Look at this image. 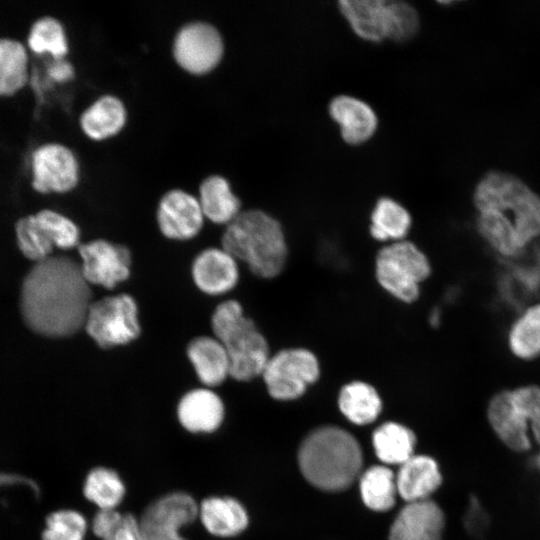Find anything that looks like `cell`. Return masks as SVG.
I'll use <instances>...</instances> for the list:
<instances>
[{"mask_svg":"<svg viewBox=\"0 0 540 540\" xmlns=\"http://www.w3.org/2000/svg\"><path fill=\"white\" fill-rule=\"evenodd\" d=\"M92 302L80 262L68 256H51L35 263L21 285L23 321L45 337L63 338L79 332Z\"/></svg>","mask_w":540,"mask_h":540,"instance_id":"cell-1","label":"cell"},{"mask_svg":"<svg viewBox=\"0 0 540 540\" xmlns=\"http://www.w3.org/2000/svg\"><path fill=\"white\" fill-rule=\"evenodd\" d=\"M297 458L304 478L328 492L349 488L360 477L363 465L357 439L332 425L310 431L299 446Z\"/></svg>","mask_w":540,"mask_h":540,"instance_id":"cell-2","label":"cell"},{"mask_svg":"<svg viewBox=\"0 0 540 540\" xmlns=\"http://www.w3.org/2000/svg\"><path fill=\"white\" fill-rule=\"evenodd\" d=\"M221 244L225 251L261 278L277 277L287 263L288 245L281 223L259 209L241 211L227 225Z\"/></svg>","mask_w":540,"mask_h":540,"instance_id":"cell-3","label":"cell"},{"mask_svg":"<svg viewBox=\"0 0 540 540\" xmlns=\"http://www.w3.org/2000/svg\"><path fill=\"white\" fill-rule=\"evenodd\" d=\"M212 330L224 346L230 363V377L250 381L261 376L271 353L268 341L254 321L246 317L236 300L220 303L211 319Z\"/></svg>","mask_w":540,"mask_h":540,"instance_id":"cell-4","label":"cell"},{"mask_svg":"<svg viewBox=\"0 0 540 540\" xmlns=\"http://www.w3.org/2000/svg\"><path fill=\"white\" fill-rule=\"evenodd\" d=\"M475 204L481 211H494L515 228L524 248L540 235V198L514 176L492 172L475 191Z\"/></svg>","mask_w":540,"mask_h":540,"instance_id":"cell-5","label":"cell"},{"mask_svg":"<svg viewBox=\"0 0 540 540\" xmlns=\"http://www.w3.org/2000/svg\"><path fill=\"white\" fill-rule=\"evenodd\" d=\"M431 273L427 256L409 240L386 244L375 258V278L380 287L403 303H413Z\"/></svg>","mask_w":540,"mask_h":540,"instance_id":"cell-6","label":"cell"},{"mask_svg":"<svg viewBox=\"0 0 540 540\" xmlns=\"http://www.w3.org/2000/svg\"><path fill=\"white\" fill-rule=\"evenodd\" d=\"M320 373L319 360L311 350L290 347L271 354L261 377L273 399L292 401L304 395Z\"/></svg>","mask_w":540,"mask_h":540,"instance_id":"cell-7","label":"cell"},{"mask_svg":"<svg viewBox=\"0 0 540 540\" xmlns=\"http://www.w3.org/2000/svg\"><path fill=\"white\" fill-rule=\"evenodd\" d=\"M84 328L103 349L134 341L141 333L134 298L123 293L93 301Z\"/></svg>","mask_w":540,"mask_h":540,"instance_id":"cell-8","label":"cell"},{"mask_svg":"<svg viewBox=\"0 0 540 540\" xmlns=\"http://www.w3.org/2000/svg\"><path fill=\"white\" fill-rule=\"evenodd\" d=\"M198 507L195 498L184 491L155 499L139 518L142 540H188L180 530L198 519Z\"/></svg>","mask_w":540,"mask_h":540,"instance_id":"cell-9","label":"cell"},{"mask_svg":"<svg viewBox=\"0 0 540 540\" xmlns=\"http://www.w3.org/2000/svg\"><path fill=\"white\" fill-rule=\"evenodd\" d=\"M177 64L185 71L203 75L212 71L224 53L223 38L218 29L205 21H192L177 31L172 46Z\"/></svg>","mask_w":540,"mask_h":540,"instance_id":"cell-10","label":"cell"},{"mask_svg":"<svg viewBox=\"0 0 540 540\" xmlns=\"http://www.w3.org/2000/svg\"><path fill=\"white\" fill-rule=\"evenodd\" d=\"M31 185L42 194L66 193L79 180V165L73 151L61 143L39 145L31 154Z\"/></svg>","mask_w":540,"mask_h":540,"instance_id":"cell-11","label":"cell"},{"mask_svg":"<svg viewBox=\"0 0 540 540\" xmlns=\"http://www.w3.org/2000/svg\"><path fill=\"white\" fill-rule=\"evenodd\" d=\"M78 253L82 274L90 285L113 289L130 275L131 252L122 244L97 239L79 244Z\"/></svg>","mask_w":540,"mask_h":540,"instance_id":"cell-12","label":"cell"},{"mask_svg":"<svg viewBox=\"0 0 540 540\" xmlns=\"http://www.w3.org/2000/svg\"><path fill=\"white\" fill-rule=\"evenodd\" d=\"M156 218L164 236L188 240L200 232L204 215L197 198L181 189H172L161 197Z\"/></svg>","mask_w":540,"mask_h":540,"instance_id":"cell-13","label":"cell"},{"mask_svg":"<svg viewBox=\"0 0 540 540\" xmlns=\"http://www.w3.org/2000/svg\"><path fill=\"white\" fill-rule=\"evenodd\" d=\"M444 514L432 500L407 502L395 517L388 540H441Z\"/></svg>","mask_w":540,"mask_h":540,"instance_id":"cell-14","label":"cell"},{"mask_svg":"<svg viewBox=\"0 0 540 540\" xmlns=\"http://www.w3.org/2000/svg\"><path fill=\"white\" fill-rule=\"evenodd\" d=\"M328 112L340 128L345 143L360 145L373 137L378 128L374 109L364 100L351 95H337L330 101Z\"/></svg>","mask_w":540,"mask_h":540,"instance_id":"cell-15","label":"cell"},{"mask_svg":"<svg viewBox=\"0 0 540 540\" xmlns=\"http://www.w3.org/2000/svg\"><path fill=\"white\" fill-rule=\"evenodd\" d=\"M180 425L192 434L217 431L225 417L222 399L209 388H197L184 394L177 405Z\"/></svg>","mask_w":540,"mask_h":540,"instance_id":"cell-16","label":"cell"},{"mask_svg":"<svg viewBox=\"0 0 540 540\" xmlns=\"http://www.w3.org/2000/svg\"><path fill=\"white\" fill-rule=\"evenodd\" d=\"M196 286L206 294L219 295L232 290L239 278L236 259L223 248H208L192 264Z\"/></svg>","mask_w":540,"mask_h":540,"instance_id":"cell-17","label":"cell"},{"mask_svg":"<svg viewBox=\"0 0 540 540\" xmlns=\"http://www.w3.org/2000/svg\"><path fill=\"white\" fill-rule=\"evenodd\" d=\"M198 520L212 536L231 538L244 532L249 515L244 505L231 496H209L201 500Z\"/></svg>","mask_w":540,"mask_h":540,"instance_id":"cell-18","label":"cell"},{"mask_svg":"<svg viewBox=\"0 0 540 540\" xmlns=\"http://www.w3.org/2000/svg\"><path fill=\"white\" fill-rule=\"evenodd\" d=\"M338 8L361 39L379 43L388 35V0H341Z\"/></svg>","mask_w":540,"mask_h":540,"instance_id":"cell-19","label":"cell"},{"mask_svg":"<svg viewBox=\"0 0 540 540\" xmlns=\"http://www.w3.org/2000/svg\"><path fill=\"white\" fill-rule=\"evenodd\" d=\"M442 482L437 462L427 455H413L396 474L398 495L406 502L420 501L437 490Z\"/></svg>","mask_w":540,"mask_h":540,"instance_id":"cell-20","label":"cell"},{"mask_svg":"<svg viewBox=\"0 0 540 540\" xmlns=\"http://www.w3.org/2000/svg\"><path fill=\"white\" fill-rule=\"evenodd\" d=\"M488 418L499 438L515 451L530 448L529 425L515 405L511 391L496 394L488 407Z\"/></svg>","mask_w":540,"mask_h":540,"instance_id":"cell-21","label":"cell"},{"mask_svg":"<svg viewBox=\"0 0 540 540\" xmlns=\"http://www.w3.org/2000/svg\"><path fill=\"white\" fill-rule=\"evenodd\" d=\"M187 356L200 382L208 388L222 384L230 376L227 352L215 337L200 336L191 340Z\"/></svg>","mask_w":540,"mask_h":540,"instance_id":"cell-22","label":"cell"},{"mask_svg":"<svg viewBox=\"0 0 540 540\" xmlns=\"http://www.w3.org/2000/svg\"><path fill=\"white\" fill-rule=\"evenodd\" d=\"M127 112L116 96L106 94L97 98L81 114L79 123L86 136L103 140L116 135L125 125Z\"/></svg>","mask_w":540,"mask_h":540,"instance_id":"cell-23","label":"cell"},{"mask_svg":"<svg viewBox=\"0 0 540 540\" xmlns=\"http://www.w3.org/2000/svg\"><path fill=\"white\" fill-rule=\"evenodd\" d=\"M199 204L204 217L216 224H229L241 213V201L232 192L229 181L210 175L199 186Z\"/></svg>","mask_w":540,"mask_h":540,"instance_id":"cell-24","label":"cell"},{"mask_svg":"<svg viewBox=\"0 0 540 540\" xmlns=\"http://www.w3.org/2000/svg\"><path fill=\"white\" fill-rule=\"evenodd\" d=\"M338 408L353 424L368 425L382 411V399L376 388L368 382L354 380L343 385L338 393Z\"/></svg>","mask_w":540,"mask_h":540,"instance_id":"cell-25","label":"cell"},{"mask_svg":"<svg viewBox=\"0 0 540 540\" xmlns=\"http://www.w3.org/2000/svg\"><path fill=\"white\" fill-rule=\"evenodd\" d=\"M412 227L410 212L391 197L379 198L370 215L369 232L373 239L387 244L405 240Z\"/></svg>","mask_w":540,"mask_h":540,"instance_id":"cell-26","label":"cell"},{"mask_svg":"<svg viewBox=\"0 0 540 540\" xmlns=\"http://www.w3.org/2000/svg\"><path fill=\"white\" fill-rule=\"evenodd\" d=\"M416 437L403 424L387 421L372 434V444L377 458L386 465H401L414 455Z\"/></svg>","mask_w":540,"mask_h":540,"instance_id":"cell-27","label":"cell"},{"mask_svg":"<svg viewBox=\"0 0 540 540\" xmlns=\"http://www.w3.org/2000/svg\"><path fill=\"white\" fill-rule=\"evenodd\" d=\"M29 80V58L26 46L14 38H0V97L13 96Z\"/></svg>","mask_w":540,"mask_h":540,"instance_id":"cell-28","label":"cell"},{"mask_svg":"<svg viewBox=\"0 0 540 540\" xmlns=\"http://www.w3.org/2000/svg\"><path fill=\"white\" fill-rule=\"evenodd\" d=\"M83 495L98 510L117 509L126 496V486L116 470L97 466L85 477Z\"/></svg>","mask_w":540,"mask_h":540,"instance_id":"cell-29","label":"cell"},{"mask_svg":"<svg viewBox=\"0 0 540 540\" xmlns=\"http://www.w3.org/2000/svg\"><path fill=\"white\" fill-rule=\"evenodd\" d=\"M359 490L363 503L376 512L391 509L398 495L396 475L385 465L366 469L359 477Z\"/></svg>","mask_w":540,"mask_h":540,"instance_id":"cell-30","label":"cell"},{"mask_svg":"<svg viewBox=\"0 0 540 540\" xmlns=\"http://www.w3.org/2000/svg\"><path fill=\"white\" fill-rule=\"evenodd\" d=\"M508 344L521 359L540 356V304L530 306L515 320L509 330Z\"/></svg>","mask_w":540,"mask_h":540,"instance_id":"cell-31","label":"cell"},{"mask_svg":"<svg viewBox=\"0 0 540 540\" xmlns=\"http://www.w3.org/2000/svg\"><path fill=\"white\" fill-rule=\"evenodd\" d=\"M27 46L35 54H50L55 60L68 53V42L62 23L52 16L38 18L30 27Z\"/></svg>","mask_w":540,"mask_h":540,"instance_id":"cell-32","label":"cell"},{"mask_svg":"<svg viewBox=\"0 0 540 540\" xmlns=\"http://www.w3.org/2000/svg\"><path fill=\"white\" fill-rule=\"evenodd\" d=\"M477 225L483 238L501 256L515 257L523 250L514 226L497 212L481 211Z\"/></svg>","mask_w":540,"mask_h":540,"instance_id":"cell-33","label":"cell"},{"mask_svg":"<svg viewBox=\"0 0 540 540\" xmlns=\"http://www.w3.org/2000/svg\"><path fill=\"white\" fill-rule=\"evenodd\" d=\"M16 241L22 254L35 263L52 256L55 248L35 214L20 218L15 224Z\"/></svg>","mask_w":540,"mask_h":540,"instance_id":"cell-34","label":"cell"},{"mask_svg":"<svg viewBox=\"0 0 540 540\" xmlns=\"http://www.w3.org/2000/svg\"><path fill=\"white\" fill-rule=\"evenodd\" d=\"M88 522L73 509H61L48 515L42 533L43 540H85Z\"/></svg>","mask_w":540,"mask_h":540,"instance_id":"cell-35","label":"cell"},{"mask_svg":"<svg viewBox=\"0 0 540 540\" xmlns=\"http://www.w3.org/2000/svg\"><path fill=\"white\" fill-rule=\"evenodd\" d=\"M388 12L387 39L397 43H404L417 34L420 27V18L412 4L401 0H388Z\"/></svg>","mask_w":540,"mask_h":540,"instance_id":"cell-36","label":"cell"},{"mask_svg":"<svg viewBox=\"0 0 540 540\" xmlns=\"http://www.w3.org/2000/svg\"><path fill=\"white\" fill-rule=\"evenodd\" d=\"M35 216L55 248L66 250L79 246L80 231L71 219L51 209H42Z\"/></svg>","mask_w":540,"mask_h":540,"instance_id":"cell-37","label":"cell"},{"mask_svg":"<svg viewBox=\"0 0 540 540\" xmlns=\"http://www.w3.org/2000/svg\"><path fill=\"white\" fill-rule=\"evenodd\" d=\"M513 401L526 419L534 439L540 444V388L525 386L511 391Z\"/></svg>","mask_w":540,"mask_h":540,"instance_id":"cell-38","label":"cell"},{"mask_svg":"<svg viewBox=\"0 0 540 540\" xmlns=\"http://www.w3.org/2000/svg\"><path fill=\"white\" fill-rule=\"evenodd\" d=\"M123 513L118 509H101L93 516L91 529L94 536L107 540L120 524Z\"/></svg>","mask_w":540,"mask_h":540,"instance_id":"cell-39","label":"cell"},{"mask_svg":"<svg viewBox=\"0 0 540 540\" xmlns=\"http://www.w3.org/2000/svg\"><path fill=\"white\" fill-rule=\"evenodd\" d=\"M107 540H142L140 520L133 513H123V518Z\"/></svg>","mask_w":540,"mask_h":540,"instance_id":"cell-40","label":"cell"},{"mask_svg":"<svg viewBox=\"0 0 540 540\" xmlns=\"http://www.w3.org/2000/svg\"><path fill=\"white\" fill-rule=\"evenodd\" d=\"M487 515L477 499L472 498L465 515V525L471 534L480 536L487 527Z\"/></svg>","mask_w":540,"mask_h":540,"instance_id":"cell-41","label":"cell"},{"mask_svg":"<svg viewBox=\"0 0 540 540\" xmlns=\"http://www.w3.org/2000/svg\"><path fill=\"white\" fill-rule=\"evenodd\" d=\"M47 73L52 80L62 82L73 75V69L70 63L59 59L48 67Z\"/></svg>","mask_w":540,"mask_h":540,"instance_id":"cell-42","label":"cell"},{"mask_svg":"<svg viewBox=\"0 0 540 540\" xmlns=\"http://www.w3.org/2000/svg\"><path fill=\"white\" fill-rule=\"evenodd\" d=\"M5 486H25L34 492L37 491V485L24 476L10 473H0V489Z\"/></svg>","mask_w":540,"mask_h":540,"instance_id":"cell-43","label":"cell"},{"mask_svg":"<svg viewBox=\"0 0 540 540\" xmlns=\"http://www.w3.org/2000/svg\"><path fill=\"white\" fill-rule=\"evenodd\" d=\"M537 264L539 265L540 267V247L538 248V251H537ZM540 270V269H539Z\"/></svg>","mask_w":540,"mask_h":540,"instance_id":"cell-44","label":"cell"}]
</instances>
